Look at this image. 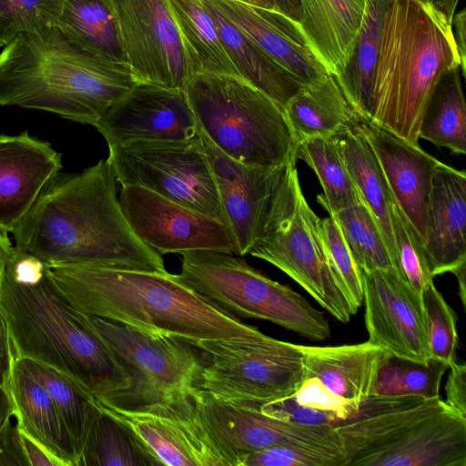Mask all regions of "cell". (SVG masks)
Returning a JSON list of instances; mask_svg holds the SVG:
<instances>
[{"instance_id":"obj_52","label":"cell","mask_w":466,"mask_h":466,"mask_svg":"<svg viewBox=\"0 0 466 466\" xmlns=\"http://www.w3.org/2000/svg\"><path fill=\"white\" fill-rule=\"evenodd\" d=\"M238 1L249 4V5H253L256 6H260L263 8L276 10L272 0H238Z\"/></svg>"},{"instance_id":"obj_3","label":"cell","mask_w":466,"mask_h":466,"mask_svg":"<svg viewBox=\"0 0 466 466\" xmlns=\"http://www.w3.org/2000/svg\"><path fill=\"white\" fill-rule=\"evenodd\" d=\"M67 299L83 313L195 343L259 330L218 309L169 272L88 264L49 265Z\"/></svg>"},{"instance_id":"obj_43","label":"cell","mask_w":466,"mask_h":466,"mask_svg":"<svg viewBox=\"0 0 466 466\" xmlns=\"http://www.w3.org/2000/svg\"><path fill=\"white\" fill-rule=\"evenodd\" d=\"M345 461L339 451L279 445L246 454L239 466H345Z\"/></svg>"},{"instance_id":"obj_9","label":"cell","mask_w":466,"mask_h":466,"mask_svg":"<svg viewBox=\"0 0 466 466\" xmlns=\"http://www.w3.org/2000/svg\"><path fill=\"white\" fill-rule=\"evenodd\" d=\"M191 344L203 357L196 388L218 400L260 407L292 394L304 377L302 345L260 331Z\"/></svg>"},{"instance_id":"obj_38","label":"cell","mask_w":466,"mask_h":466,"mask_svg":"<svg viewBox=\"0 0 466 466\" xmlns=\"http://www.w3.org/2000/svg\"><path fill=\"white\" fill-rule=\"evenodd\" d=\"M78 466H149V463L127 430L99 409Z\"/></svg>"},{"instance_id":"obj_23","label":"cell","mask_w":466,"mask_h":466,"mask_svg":"<svg viewBox=\"0 0 466 466\" xmlns=\"http://www.w3.org/2000/svg\"><path fill=\"white\" fill-rule=\"evenodd\" d=\"M302 85L329 73L317 58L299 23L274 9L238 0H204Z\"/></svg>"},{"instance_id":"obj_7","label":"cell","mask_w":466,"mask_h":466,"mask_svg":"<svg viewBox=\"0 0 466 466\" xmlns=\"http://www.w3.org/2000/svg\"><path fill=\"white\" fill-rule=\"evenodd\" d=\"M184 91L200 132L233 160L263 167L297 162L299 141L284 109L244 79L198 73Z\"/></svg>"},{"instance_id":"obj_28","label":"cell","mask_w":466,"mask_h":466,"mask_svg":"<svg viewBox=\"0 0 466 466\" xmlns=\"http://www.w3.org/2000/svg\"><path fill=\"white\" fill-rule=\"evenodd\" d=\"M284 112L299 142L336 136L356 114L336 76L330 73L304 85L285 106Z\"/></svg>"},{"instance_id":"obj_35","label":"cell","mask_w":466,"mask_h":466,"mask_svg":"<svg viewBox=\"0 0 466 466\" xmlns=\"http://www.w3.org/2000/svg\"><path fill=\"white\" fill-rule=\"evenodd\" d=\"M386 3L387 0H370L352 57L343 73L336 76L354 111L368 118Z\"/></svg>"},{"instance_id":"obj_45","label":"cell","mask_w":466,"mask_h":466,"mask_svg":"<svg viewBox=\"0 0 466 466\" xmlns=\"http://www.w3.org/2000/svg\"><path fill=\"white\" fill-rule=\"evenodd\" d=\"M15 350L9 329L0 310V440L11 425L14 406L10 394V378Z\"/></svg>"},{"instance_id":"obj_53","label":"cell","mask_w":466,"mask_h":466,"mask_svg":"<svg viewBox=\"0 0 466 466\" xmlns=\"http://www.w3.org/2000/svg\"><path fill=\"white\" fill-rule=\"evenodd\" d=\"M431 1L434 2V3H441V2H442L444 0H431Z\"/></svg>"},{"instance_id":"obj_40","label":"cell","mask_w":466,"mask_h":466,"mask_svg":"<svg viewBox=\"0 0 466 466\" xmlns=\"http://www.w3.org/2000/svg\"><path fill=\"white\" fill-rule=\"evenodd\" d=\"M421 299L431 356L450 366L456 361L458 347L456 313L433 281L424 287Z\"/></svg>"},{"instance_id":"obj_24","label":"cell","mask_w":466,"mask_h":466,"mask_svg":"<svg viewBox=\"0 0 466 466\" xmlns=\"http://www.w3.org/2000/svg\"><path fill=\"white\" fill-rule=\"evenodd\" d=\"M424 248L433 278L466 268V173L442 162L432 175Z\"/></svg>"},{"instance_id":"obj_15","label":"cell","mask_w":466,"mask_h":466,"mask_svg":"<svg viewBox=\"0 0 466 466\" xmlns=\"http://www.w3.org/2000/svg\"><path fill=\"white\" fill-rule=\"evenodd\" d=\"M126 62L137 83L184 89L197 73L167 0H111Z\"/></svg>"},{"instance_id":"obj_8","label":"cell","mask_w":466,"mask_h":466,"mask_svg":"<svg viewBox=\"0 0 466 466\" xmlns=\"http://www.w3.org/2000/svg\"><path fill=\"white\" fill-rule=\"evenodd\" d=\"M177 278L197 294L236 318L268 320L310 340L330 335L329 321L303 296L230 253L181 254Z\"/></svg>"},{"instance_id":"obj_5","label":"cell","mask_w":466,"mask_h":466,"mask_svg":"<svg viewBox=\"0 0 466 466\" xmlns=\"http://www.w3.org/2000/svg\"><path fill=\"white\" fill-rule=\"evenodd\" d=\"M465 65L452 19L431 0H387L369 118L418 143L421 118L437 85L459 68L465 76Z\"/></svg>"},{"instance_id":"obj_44","label":"cell","mask_w":466,"mask_h":466,"mask_svg":"<svg viewBox=\"0 0 466 466\" xmlns=\"http://www.w3.org/2000/svg\"><path fill=\"white\" fill-rule=\"evenodd\" d=\"M260 410L273 418L309 426H334L340 419L331 411L318 410L298 403L290 395L266 402Z\"/></svg>"},{"instance_id":"obj_30","label":"cell","mask_w":466,"mask_h":466,"mask_svg":"<svg viewBox=\"0 0 466 466\" xmlns=\"http://www.w3.org/2000/svg\"><path fill=\"white\" fill-rule=\"evenodd\" d=\"M56 26L84 50L127 65L111 0H64Z\"/></svg>"},{"instance_id":"obj_41","label":"cell","mask_w":466,"mask_h":466,"mask_svg":"<svg viewBox=\"0 0 466 466\" xmlns=\"http://www.w3.org/2000/svg\"><path fill=\"white\" fill-rule=\"evenodd\" d=\"M391 224L400 275L412 289L421 294L424 287L433 281L424 241L396 202L392 207Z\"/></svg>"},{"instance_id":"obj_26","label":"cell","mask_w":466,"mask_h":466,"mask_svg":"<svg viewBox=\"0 0 466 466\" xmlns=\"http://www.w3.org/2000/svg\"><path fill=\"white\" fill-rule=\"evenodd\" d=\"M10 394L17 427L66 466H78L73 438L59 410L46 389L15 357L10 378Z\"/></svg>"},{"instance_id":"obj_11","label":"cell","mask_w":466,"mask_h":466,"mask_svg":"<svg viewBox=\"0 0 466 466\" xmlns=\"http://www.w3.org/2000/svg\"><path fill=\"white\" fill-rule=\"evenodd\" d=\"M117 183L147 188L226 225L217 184L201 139L131 142L108 147Z\"/></svg>"},{"instance_id":"obj_6","label":"cell","mask_w":466,"mask_h":466,"mask_svg":"<svg viewBox=\"0 0 466 466\" xmlns=\"http://www.w3.org/2000/svg\"><path fill=\"white\" fill-rule=\"evenodd\" d=\"M334 428L345 466H466V416L440 396H369Z\"/></svg>"},{"instance_id":"obj_48","label":"cell","mask_w":466,"mask_h":466,"mask_svg":"<svg viewBox=\"0 0 466 466\" xmlns=\"http://www.w3.org/2000/svg\"><path fill=\"white\" fill-rule=\"evenodd\" d=\"M452 26L461 56L465 61V9L455 13Z\"/></svg>"},{"instance_id":"obj_49","label":"cell","mask_w":466,"mask_h":466,"mask_svg":"<svg viewBox=\"0 0 466 466\" xmlns=\"http://www.w3.org/2000/svg\"><path fill=\"white\" fill-rule=\"evenodd\" d=\"M275 9L290 18L291 20L299 23V8L298 0H272Z\"/></svg>"},{"instance_id":"obj_42","label":"cell","mask_w":466,"mask_h":466,"mask_svg":"<svg viewBox=\"0 0 466 466\" xmlns=\"http://www.w3.org/2000/svg\"><path fill=\"white\" fill-rule=\"evenodd\" d=\"M320 232L331 270L356 314L363 302L361 270L332 215L320 218Z\"/></svg>"},{"instance_id":"obj_29","label":"cell","mask_w":466,"mask_h":466,"mask_svg":"<svg viewBox=\"0 0 466 466\" xmlns=\"http://www.w3.org/2000/svg\"><path fill=\"white\" fill-rule=\"evenodd\" d=\"M218 31L225 51L238 76L283 109L304 86L276 64L254 42L204 1Z\"/></svg>"},{"instance_id":"obj_19","label":"cell","mask_w":466,"mask_h":466,"mask_svg":"<svg viewBox=\"0 0 466 466\" xmlns=\"http://www.w3.org/2000/svg\"><path fill=\"white\" fill-rule=\"evenodd\" d=\"M361 273L368 341L390 354L427 362L431 356L421 294L394 271Z\"/></svg>"},{"instance_id":"obj_32","label":"cell","mask_w":466,"mask_h":466,"mask_svg":"<svg viewBox=\"0 0 466 466\" xmlns=\"http://www.w3.org/2000/svg\"><path fill=\"white\" fill-rule=\"evenodd\" d=\"M461 70L447 73L437 85L421 118L419 138L466 153V105Z\"/></svg>"},{"instance_id":"obj_39","label":"cell","mask_w":466,"mask_h":466,"mask_svg":"<svg viewBox=\"0 0 466 466\" xmlns=\"http://www.w3.org/2000/svg\"><path fill=\"white\" fill-rule=\"evenodd\" d=\"M64 0H0V46L22 33L56 26Z\"/></svg>"},{"instance_id":"obj_12","label":"cell","mask_w":466,"mask_h":466,"mask_svg":"<svg viewBox=\"0 0 466 466\" xmlns=\"http://www.w3.org/2000/svg\"><path fill=\"white\" fill-rule=\"evenodd\" d=\"M248 255L283 271L339 321L348 323L355 315L329 266L320 218L308 204L299 178L280 216Z\"/></svg>"},{"instance_id":"obj_51","label":"cell","mask_w":466,"mask_h":466,"mask_svg":"<svg viewBox=\"0 0 466 466\" xmlns=\"http://www.w3.org/2000/svg\"><path fill=\"white\" fill-rule=\"evenodd\" d=\"M465 273L466 268H461L460 270L454 273L459 284V296L464 308L466 306Z\"/></svg>"},{"instance_id":"obj_27","label":"cell","mask_w":466,"mask_h":466,"mask_svg":"<svg viewBox=\"0 0 466 466\" xmlns=\"http://www.w3.org/2000/svg\"><path fill=\"white\" fill-rule=\"evenodd\" d=\"M336 137L361 200L378 224L394 268L401 277L391 224L395 199L379 160L367 138L354 125L353 119Z\"/></svg>"},{"instance_id":"obj_25","label":"cell","mask_w":466,"mask_h":466,"mask_svg":"<svg viewBox=\"0 0 466 466\" xmlns=\"http://www.w3.org/2000/svg\"><path fill=\"white\" fill-rule=\"evenodd\" d=\"M299 25L326 70L340 76L350 61L370 0H298Z\"/></svg>"},{"instance_id":"obj_13","label":"cell","mask_w":466,"mask_h":466,"mask_svg":"<svg viewBox=\"0 0 466 466\" xmlns=\"http://www.w3.org/2000/svg\"><path fill=\"white\" fill-rule=\"evenodd\" d=\"M203 149L216 180L226 226L235 254L248 255L280 216L299 177L296 162L254 167L233 160L199 130Z\"/></svg>"},{"instance_id":"obj_46","label":"cell","mask_w":466,"mask_h":466,"mask_svg":"<svg viewBox=\"0 0 466 466\" xmlns=\"http://www.w3.org/2000/svg\"><path fill=\"white\" fill-rule=\"evenodd\" d=\"M445 386L446 403L466 416V365L455 361Z\"/></svg>"},{"instance_id":"obj_1","label":"cell","mask_w":466,"mask_h":466,"mask_svg":"<svg viewBox=\"0 0 466 466\" xmlns=\"http://www.w3.org/2000/svg\"><path fill=\"white\" fill-rule=\"evenodd\" d=\"M116 183L106 159L57 173L12 230L15 247L48 265L167 272L162 256L131 228Z\"/></svg>"},{"instance_id":"obj_34","label":"cell","mask_w":466,"mask_h":466,"mask_svg":"<svg viewBox=\"0 0 466 466\" xmlns=\"http://www.w3.org/2000/svg\"><path fill=\"white\" fill-rule=\"evenodd\" d=\"M297 159L303 160L317 175L322 195L317 201L328 213H334L361 200L346 167L336 136L315 137L300 140Z\"/></svg>"},{"instance_id":"obj_36","label":"cell","mask_w":466,"mask_h":466,"mask_svg":"<svg viewBox=\"0 0 466 466\" xmlns=\"http://www.w3.org/2000/svg\"><path fill=\"white\" fill-rule=\"evenodd\" d=\"M449 366L437 359L419 362L388 353L377 371L370 396L439 397Z\"/></svg>"},{"instance_id":"obj_2","label":"cell","mask_w":466,"mask_h":466,"mask_svg":"<svg viewBox=\"0 0 466 466\" xmlns=\"http://www.w3.org/2000/svg\"><path fill=\"white\" fill-rule=\"evenodd\" d=\"M0 310L15 357L46 364L96 399L125 390L129 378L91 321L56 284L50 266L13 246L0 289Z\"/></svg>"},{"instance_id":"obj_14","label":"cell","mask_w":466,"mask_h":466,"mask_svg":"<svg viewBox=\"0 0 466 466\" xmlns=\"http://www.w3.org/2000/svg\"><path fill=\"white\" fill-rule=\"evenodd\" d=\"M192 397L201 421L228 466H239L248 453L279 445L342 451L334 426L279 420L264 414L260 407L218 400L198 389Z\"/></svg>"},{"instance_id":"obj_21","label":"cell","mask_w":466,"mask_h":466,"mask_svg":"<svg viewBox=\"0 0 466 466\" xmlns=\"http://www.w3.org/2000/svg\"><path fill=\"white\" fill-rule=\"evenodd\" d=\"M353 123L371 146L395 202L423 241L431 179L440 160L410 142L357 113Z\"/></svg>"},{"instance_id":"obj_47","label":"cell","mask_w":466,"mask_h":466,"mask_svg":"<svg viewBox=\"0 0 466 466\" xmlns=\"http://www.w3.org/2000/svg\"><path fill=\"white\" fill-rule=\"evenodd\" d=\"M17 427V425H16ZM18 438L24 455L30 466H66L65 463L50 453L46 448L17 427Z\"/></svg>"},{"instance_id":"obj_31","label":"cell","mask_w":466,"mask_h":466,"mask_svg":"<svg viewBox=\"0 0 466 466\" xmlns=\"http://www.w3.org/2000/svg\"><path fill=\"white\" fill-rule=\"evenodd\" d=\"M167 3L197 73L238 76L203 0H167Z\"/></svg>"},{"instance_id":"obj_18","label":"cell","mask_w":466,"mask_h":466,"mask_svg":"<svg viewBox=\"0 0 466 466\" xmlns=\"http://www.w3.org/2000/svg\"><path fill=\"white\" fill-rule=\"evenodd\" d=\"M108 147L131 142L200 139L184 89L137 83L95 127Z\"/></svg>"},{"instance_id":"obj_20","label":"cell","mask_w":466,"mask_h":466,"mask_svg":"<svg viewBox=\"0 0 466 466\" xmlns=\"http://www.w3.org/2000/svg\"><path fill=\"white\" fill-rule=\"evenodd\" d=\"M300 389L342 420L354 415L370 396L374 380L389 352L370 341L340 346H303Z\"/></svg>"},{"instance_id":"obj_16","label":"cell","mask_w":466,"mask_h":466,"mask_svg":"<svg viewBox=\"0 0 466 466\" xmlns=\"http://www.w3.org/2000/svg\"><path fill=\"white\" fill-rule=\"evenodd\" d=\"M96 402L127 430L149 466H228L201 421L193 397L137 410Z\"/></svg>"},{"instance_id":"obj_33","label":"cell","mask_w":466,"mask_h":466,"mask_svg":"<svg viewBox=\"0 0 466 466\" xmlns=\"http://www.w3.org/2000/svg\"><path fill=\"white\" fill-rule=\"evenodd\" d=\"M21 366L47 391L73 438L78 465L85 442L99 408L84 387L57 370L37 360L15 357Z\"/></svg>"},{"instance_id":"obj_17","label":"cell","mask_w":466,"mask_h":466,"mask_svg":"<svg viewBox=\"0 0 466 466\" xmlns=\"http://www.w3.org/2000/svg\"><path fill=\"white\" fill-rule=\"evenodd\" d=\"M118 199L136 235L160 255L201 250L235 254L229 229L213 217L138 186H121Z\"/></svg>"},{"instance_id":"obj_22","label":"cell","mask_w":466,"mask_h":466,"mask_svg":"<svg viewBox=\"0 0 466 466\" xmlns=\"http://www.w3.org/2000/svg\"><path fill=\"white\" fill-rule=\"evenodd\" d=\"M62 168L61 154L29 135H0V229L11 233Z\"/></svg>"},{"instance_id":"obj_37","label":"cell","mask_w":466,"mask_h":466,"mask_svg":"<svg viewBox=\"0 0 466 466\" xmlns=\"http://www.w3.org/2000/svg\"><path fill=\"white\" fill-rule=\"evenodd\" d=\"M329 215L335 218L361 271L385 269L397 273L380 228L362 200Z\"/></svg>"},{"instance_id":"obj_4","label":"cell","mask_w":466,"mask_h":466,"mask_svg":"<svg viewBox=\"0 0 466 466\" xmlns=\"http://www.w3.org/2000/svg\"><path fill=\"white\" fill-rule=\"evenodd\" d=\"M137 83L127 65L84 50L57 26L22 33L0 53V106L94 127Z\"/></svg>"},{"instance_id":"obj_50","label":"cell","mask_w":466,"mask_h":466,"mask_svg":"<svg viewBox=\"0 0 466 466\" xmlns=\"http://www.w3.org/2000/svg\"><path fill=\"white\" fill-rule=\"evenodd\" d=\"M13 246L8 233L0 229V289L4 275L5 267Z\"/></svg>"},{"instance_id":"obj_10","label":"cell","mask_w":466,"mask_h":466,"mask_svg":"<svg viewBox=\"0 0 466 466\" xmlns=\"http://www.w3.org/2000/svg\"><path fill=\"white\" fill-rule=\"evenodd\" d=\"M91 321L129 378L128 386L96 400L128 410L192 397L202 366L194 346L180 338L143 331L113 320Z\"/></svg>"}]
</instances>
